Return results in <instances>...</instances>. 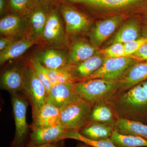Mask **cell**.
<instances>
[{"label": "cell", "mask_w": 147, "mask_h": 147, "mask_svg": "<svg viewBox=\"0 0 147 147\" xmlns=\"http://www.w3.org/2000/svg\"><path fill=\"white\" fill-rule=\"evenodd\" d=\"M110 102L119 118L147 125V80L118 94Z\"/></svg>", "instance_id": "obj_1"}, {"label": "cell", "mask_w": 147, "mask_h": 147, "mask_svg": "<svg viewBox=\"0 0 147 147\" xmlns=\"http://www.w3.org/2000/svg\"><path fill=\"white\" fill-rule=\"evenodd\" d=\"M79 96L92 106L105 102H110L118 94L119 81L101 79L79 81L74 84Z\"/></svg>", "instance_id": "obj_2"}, {"label": "cell", "mask_w": 147, "mask_h": 147, "mask_svg": "<svg viewBox=\"0 0 147 147\" xmlns=\"http://www.w3.org/2000/svg\"><path fill=\"white\" fill-rule=\"evenodd\" d=\"M93 106L78 96L60 109L59 123L69 130L79 131L90 121Z\"/></svg>", "instance_id": "obj_3"}, {"label": "cell", "mask_w": 147, "mask_h": 147, "mask_svg": "<svg viewBox=\"0 0 147 147\" xmlns=\"http://www.w3.org/2000/svg\"><path fill=\"white\" fill-rule=\"evenodd\" d=\"M21 92L30 104L32 117L46 103L47 91L30 63L24 66Z\"/></svg>", "instance_id": "obj_4"}, {"label": "cell", "mask_w": 147, "mask_h": 147, "mask_svg": "<svg viewBox=\"0 0 147 147\" xmlns=\"http://www.w3.org/2000/svg\"><path fill=\"white\" fill-rule=\"evenodd\" d=\"M11 106L15 122L14 138L9 147H25L30 137V125L27 122L26 113L29 102L24 96L10 93Z\"/></svg>", "instance_id": "obj_5"}, {"label": "cell", "mask_w": 147, "mask_h": 147, "mask_svg": "<svg viewBox=\"0 0 147 147\" xmlns=\"http://www.w3.org/2000/svg\"><path fill=\"white\" fill-rule=\"evenodd\" d=\"M138 62L130 57L106 58L104 63L97 71L80 81L96 79L119 81Z\"/></svg>", "instance_id": "obj_6"}, {"label": "cell", "mask_w": 147, "mask_h": 147, "mask_svg": "<svg viewBox=\"0 0 147 147\" xmlns=\"http://www.w3.org/2000/svg\"><path fill=\"white\" fill-rule=\"evenodd\" d=\"M58 9L64 20L67 34L71 35L81 33L90 27L91 21L88 17L63 0L58 5Z\"/></svg>", "instance_id": "obj_7"}, {"label": "cell", "mask_w": 147, "mask_h": 147, "mask_svg": "<svg viewBox=\"0 0 147 147\" xmlns=\"http://www.w3.org/2000/svg\"><path fill=\"white\" fill-rule=\"evenodd\" d=\"M86 6L94 10L114 11L125 10L147 4V0H63Z\"/></svg>", "instance_id": "obj_8"}, {"label": "cell", "mask_w": 147, "mask_h": 147, "mask_svg": "<svg viewBox=\"0 0 147 147\" xmlns=\"http://www.w3.org/2000/svg\"><path fill=\"white\" fill-rule=\"evenodd\" d=\"M53 9L50 5L35 2L26 16L28 38L36 40L42 36L48 15Z\"/></svg>", "instance_id": "obj_9"}, {"label": "cell", "mask_w": 147, "mask_h": 147, "mask_svg": "<svg viewBox=\"0 0 147 147\" xmlns=\"http://www.w3.org/2000/svg\"><path fill=\"white\" fill-rule=\"evenodd\" d=\"M59 10L53 8L50 11L43 32L42 38L48 44L54 46L64 45L66 37Z\"/></svg>", "instance_id": "obj_10"}, {"label": "cell", "mask_w": 147, "mask_h": 147, "mask_svg": "<svg viewBox=\"0 0 147 147\" xmlns=\"http://www.w3.org/2000/svg\"><path fill=\"white\" fill-rule=\"evenodd\" d=\"M69 130L59 124L47 128L32 130L26 146L32 147L65 140Z\"/></svg>", "instance_id": "obj_11"}, {"label": "cell", "mask_w": 147, "mask_h": 147, "mask_svg": "<svg viewBox=\"0 0 147 147\" xmlns=\"http://www.w3.org/2000/svg\"><path fill=\"white\" fill-rule=\"evenodd\" d=\"M74 82L55 84L47 93L46 103L61 109L73 101L79 95Z\"/></svg>", "instance_id": "obj_12"}, {"label": "cell", "mask_w": 147, "mask_h": 147, "mask_svg": "<svg viewBox=\"0 0 147 147\" xmlns=\"http://www.w3.org/2000/svg\"><path fill=\"white\" fill-rule=\"evenodd\" d=\"M123 20V16L118 15L98 22L90 35L92 44L95 47L101 46L113 34Z\"/></svg>", "instance_id": "obj_13"}, {"label": "cell", "mask_w": 147, "mask_h": 147, "mask_svg": "<svg viewBox=\"0 0 147 147\" xmlns=\"http://www.w3.org/2000/svg\"><path fill=\"white\" fill-rule=\"evenodd\" d=\"M28 26L26 16L13 13L4 16L0 21L1 34L13 39L27 32Z\"/></svg>", "instance_id": "obj_14"}, {"label": "cell", "mask_w": 147, "mask_h": 147, "mask_svg": "<svg viewBox=\"0 0 147 147\" xmlns=\"http://www.w3.org/2000/svg\"><path fill=\"white\" fill-rule=\"evenodd\" d=\"M60 109L46 103L32 117L31 130L51 127L60 124Z\"/></svg>", "instance_id": "obj_15"}, {"label": "cell", "mask_w": 147, "mask_h": 147, "mask_svg": "<svg viewBox=\"0 0 147 147\" xmlns=\"http://www.w3.org/2000/svg\"><path fill=\"white\" fill-rule=\"evenodd\" d=\"M34 59L47 69H58L67 64V57L64 52L56 49L36 52Z\"/></svg>", "instance_id": "obj_16"}, {"label": "cell", "mask_w": 147, "mask_h": 147, "mask_svg": "<svg viewBox=\"0 0 147 147\" xmlns=\"http://www.w3.org/2000/svg\"><path fill=\"white\" fill-rule=\"evenodd\" d=\"M24 66L16 65L6 70L1 76V88L10 93L21 92Z\"/></svg>", "instance_id": "obj_17"}, {"label": "cell", "mask_w": 147, "mask_h": 147, "mask_svg": "<svg viewBox=\"0 0 147 147\" xmlns=\"http://www.w3.org/2000/svg\"><path fill=\"white\" fill-rule=\"evenodd\" d=\"M147 80V61L138 62L132 66L119 81L120 88L119 94Z\"/></svg>", "instance_id": "obj_18"}, {"label": "cell", "mask_w": 147, "mask_h": 147, "mask_svg": "<svg viewBox=\"0 0 147 147\" xmlns=\"http://www.w3.org/2000/svg\"><path fill=\"white\" fill-rule=\"evenodd\" d=\"M115 130L113 125L90 121L79 131L88 139L99 141L110 139Z\"/></svg>", "instance_id": "obj_19"}, {"label": "cell", "mask_w": 147, "mask_h": 147, "mask_svg": "<svg viewBox=\"0 0 147 147\" xmlns=\"http://www.w3.org/2000/svg\"><path fill=\"white\" fill-rule=\"evenodd\" d=\"M36 42V40L28 38L14 40L4 50L1 51V65L21 57Z\"/></svg>", "instance_id": "obj_20"}, {"label": "cell", "mask_w": 147, "mask_h": 147, "mask_svg": "<svg viewBox=\"0 0 147 147\" xmlns=\"http://www.w3.org/2000/svg\"><path fill=\"white\" fill-rule=\"evenodd\" d=\"M106 59L104 56L94 55L81 63L74 65L73 73L76 82L92 75L102 66Z\"/></svg>", "instance_id": "obj_21"}, {"label": "cell", "mask_w": 147, "mask_h": 147, "mask_svg": "<svg viewBox=\"0 0 147 147\" xmlns=\"http://www.w3.org/2000/svg\"><path fill=\"white\" fill-rule=\"evenodd\" d=\"M115 130L121 134L140 137L147 141V125L128 119L119 118Z\"/></svg>", "instance_id": "obj_22"}, {"label": "cell", "mask_w": 147, "mask_h": 147, "mask_svg": "<svg viewBox=\"0 0 147 147\" xmlns=\"http://www.w3.org/2000/svg\"><path fill=\"white\" fill-rule=\"evenodd\" d=\"M96 52V48L88 42L78 40L71 46L67 57V64L76 65L91 57Z\"/></svg>", "instance_id": "obj_23"}, {"label": "cell", "mask_w": 147, "mask_h": 147, "mask_svg": "<svg viewBox=\"0 0 147 147\" xmlns=\"http://www.w3.org/2000/svg\"><path fill=\"white\" fill-rule=\"evenodd\" d=\"M119 119L110 102L99 103L93 107L90 121L115 125Z\"/></svg>", "instance_id": "obj_24"}, {"label": "cell", "mask_w": 147, "mask_h": 147, "mask_svg": "<svg viewBox=\"0 0 147 147\" xmlns=\"http://www.w3.org/2000/svg\"><path fill=\"white\" fill-rule=\"evenodd\" d=\"M142 32L141 27L135 21H130L124 24L113 37L111 43H127L137 39Z\"/></svg>", "instance_id": "obj_25"}, {"label": "cell", "mask_w": 147, "mask_h": 147, "mask_svg": "<svg viewBox=\"0 0 147 147\" xmlns=\"http://www.w3.org/2000/svg\"><path fill=\"white\" fill-rule=\"evenodd\" d=\"M73 65L67 64L58 69H47V74L52 86L59 84L76 82L73 74Z\"/></svg>", "instance_id": "obj_26"}, {"label": "cell", "mask_w": 147, "mask_h": 147, "mask_svg": "<svg viewBox=\"0 0 147 147\" xmlns=\"http://www.w3.org/2000/svg\"><path fill=\"white\" fill-rule=\"evenodd\" d=\"M117 147H147V141L140 137L121 134L115 130L110 137Z\"/></svg>", "instance_id": "obj_27"}, {"label": "cell", "mask_w": 147, "mask_h": 147, "mask_svg": "<svg viewBox=\"0 0 147 147\" xmlns=\"http://www.w3.org/2000/svg\"><path fill=\"white\" fill-rule=\"evenodd\" d=\"M7 8L11 13L26 17L35 4L34 0H7Z\"/></svg>", "instance_id": "obj_28"}, {"label": "cell", "mask_w": 147, "mask_h": 147, "mask_svg": "<svg viewBox=\"0 0 147 147\" xmlns=\"http://www.w3.org/2000/svg\"><path fill=\"white\" fill-rule=\"evenodd\" d=\"M68 139L80 141L92 147H117L110 139L99 141L90 140L84 137L79 131L76 130H69L66 136V139Z\"/></svg>", "instance_id": "obj_29"}, {"label": "cell", "mask_w": 147, "mask_h": 147, "mask_svg": "<svg viewBox=\"0 0 147 147\" xmlns=\"http://www.w3.org/2000/svg\"><path fill=\"white\" fill-rule=\"evenodd\" d=\"M30 63L34 69L37 76L44 85L47 93L53 86L48 77L47 68L37 61L34 58L31 59Z\"/></svg>", "instance_id": "obj_30"}, {"label": "cell", "mask_w": 147, "mask_h": 147, "mask_svg": "<svg viewBox=\"0 0 147 147\" xmlns=\"http://www.w3.org/2000/svg\"><path fill=\"white\" fill-rule=\"evenodd\" d=\"M101 54L106 58H119L127 57L125 50L124 44L113 43L112 45L101 50Z\"/></svg>", "instance_id": "obj_31"}, {"label": "cell", "mask_w": 147, "mask_h": 147, "mask_svg": "<svg viewBox=\"0 0 147 147\" xmlns=\"http://www.w3.org/2000/svg\"><path fill=\"white\" fill-rule=\"evenodd\" d=\"M147 43V38L143 37L137 38L134 40L124 44L125 50L127 57H130Z\"/></svg>", "instance_id": "obj_32"}, {"label": "cell", "mask_w": 147, "mask_h": 147, "mask_svg": "<svg viewBox=\"0 0 147 147\" xmlns=\"http://www.w3.org/2000/svg\"><path fill=\"white\" fill-rule=\"evenodd\" d=\"M138 61H147V43L130 56Z\"/></svg>", "instance_id": "obj_33"}, {"label": "cell", "mask_w": 147, "mask_h": 147, "mask_svg": "<svg viewBox=\"0 0 147 147\" xmlns=\"http://www.w3.org/2000/svg\"><path fill=\"white\" fill-rule=\"evenodd\" d=\"M14 40L7 37H2L0 39V50L3 51L11 44Z\"/></svg>", "instance_id": "obj_34"}, {"label": "cell", "mask_w": 147, "mask_h": 147, "mask_svg": "<svg viewBox=\"0 0 147 147\" xmlns=\"http://www.w3.org/2000/svg\"><path fill=\"white\" fill-rule=\"evenodd\" d=\"M64 140L54 143H48L34 146L32 147H64Z\"/></svg>", "instance_id": "obj_35"}, {"label": "cell", "mask_w": 147, "mask_h": 147, "mask_svg": "<svg viewBox=\"0 0 147 147\" xmlns=\"http://www.w3.org/2000/svg\"><path fill=\"white\" fill-rule=\"evenodd\" d=\"M7 9V0H0V14L1 16L4 13Z\"/></svg>", "instance_id": "obj_36"}, {"label": "cell", "mask_w": 147, "mask_h": 147, "mask_svg": "<svg viewBox=\"0 0 147 147\" xmlns=\"http://www.w3.org/2000/svg\"><path fill=\"white\" fill-rule=\"evenodd\" d=\"M55 1V0H34L35 2L47 5H49V3Z\"/></svg>", "instance_id": "obj_37"}, {"label": "cell", "mask_w": 147, "mask_h": 147, "mask_svg": "<svg viewBox=\"0 0 147 147\" xmlns=\"http://www.w3.org/2000/svg\"><path fill=\"white\" fill-rule=\"evenodd\" d=\"M142 34L143 37L147 38V24L143 27L142 30Z\"/></svg>", "instance_id": "obj_38"}, {"label": "cell", "mask_w": 147, "mask_h": 147, "mask_svg": "<svg viewBox=\"0 0 147 147\" xmlns=\"http://www.w3.org/2000/svg\"><path fill=\"white\" fill-rule=\"evenodd\" d=\"M76 147H91L88 145L86 144H84L83 143L82 144H79L77 145Z\"/></svg>", "instance_id": "obj_39"}, {"label": "cell", "mask_w": 147, "mask_h": 147, "mask_svg": "<svg viewBox=\"0 0 147 147\" xmlns=\"http://www.w3.org/2000/svg\"><path fill=\"white\" fill-rule=\"evenodd\" d=\"M146 19L147 20V11L146 13Z\"/></svg>", "instance_id": "obj_40"}]
</instances>
